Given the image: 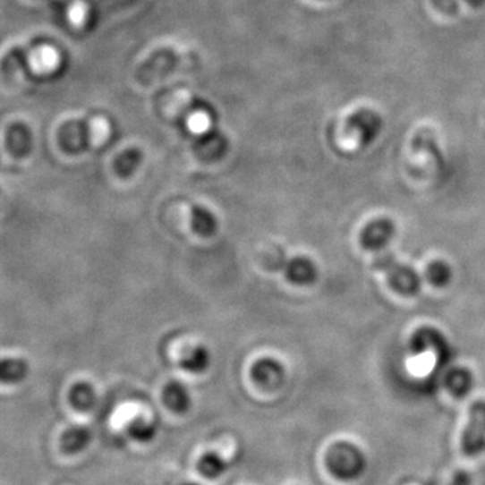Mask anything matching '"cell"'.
<instances>
[{
	"label": "cell",
	"mask_w": 485,
	"mask_h": 485,
	"mask_svg": "<svg viewBox=\"0 0 485 485\" xmlns=\"http://www.w3.org/2000/svg\"><path fill=\"white\" fill-rule=\"evenodd\" d=\"M450 387L453 391L458 390L460 394H465L469 390V386H471V375L465 371V370H461V371L452 372V377H450Z\"/></svg>",
	"instance_id": "18"
},
{
	"label": "cell",
	"mask_w": 485,
	"mask_h": 485,
	"mask_svg": "<svg viewBox=\"0 0 485 485\" xmlns=\"http://www.w3.org/2000/svg\"><path fill=\"white\" fill-rule=\"evenodd\" d=\"M461 450L476 457L485 450V401H477L469 410V421L461 438Z\"/></svg>",
	"instance_id": "2"
},
{
	"label": "cell",
	"mask_w": 485,
	"mask_h": 485,
	"mask_svg": "<svg viewBox=\"0 0 485 485\" xmlns=\"http://www.w3.org/2000/svg\"><path fill=\"white\" fill-rule=\"evenodd\" d=\"M92 433L85 426H72L61 436V449L68 455L81 452L89 445Z\"/></svg>",
	"instance_id": "8"
},
{
	"label": "cell",
	"mask_w": 485,
	"mask_h": 485,
	"mask_svg": "<svg viewBox=\"0 0 485 485\" xmlns=\"http://www.w3.org/2000/svg\"><path fill=\"white\" fill-rule=\"evenodd\" d=\"M281 268L287 281L298 286H309L319 277L316 263L308 257H293L290 260L284 258Z\"/></svg>",
	"instance_id": "5"
},
{
	"label": "cell",
	"mask_w": 485,
	"mask_h": 485,
	"mask_svg": "<svg viewBox=\"0 0 485 485\" xmlns=\"http://www.w3.org/2000/svg\"><path fill=\"white\" fill-rule=\"evenodd\" d=\"M191 225L196 234L201 236L213 234L217 228L216 216L208 208L193 205L191 210Z\"/></svg>",
	"instance_id": "9"
},
{
	"label": "cell",
	"mask_w": 485,
	"mask_h": 485,
	"mask_svg": "<svg viewBox=\"0 0 485 485\" xmlns=\"http://www.w3.org/2000/svg\"><path fill=\"white\" fill-rule=\"evenodd\" d=\"M327 461L332 473L343 479H352L364 468L362 453L348 444H338L330 447Z\"/></svg>",
	"instance_id": "3"
},
{
	"label": "cell",
	"mask_w": 485,
	"mask_h": 485,
	"mask_svg": "<svg viewBox=\"0 0 485 485\" xmlns=\"http://www.w3.org/2000/svg\"><path fill=\"white\" fill-rule=\"evenodd\" d=\"M197 469L202 476L209 480L218 479L228 469V463L215 452H208L200 457Z\"/></svg>",
	"instance_id": "12"
},
{
	"label": "cell",
	"mask_w": 485,
	"mask_h": 485,
	"mask_svg": "<svg viewBox=\"0 0 485 485\" xmlns=\"http://www.w3.org/2000/svg\"><path fill=\"white\" fill-rule=\"evenodd\" d=\"M69 401H71L72 406L79 412H88L96 404L95 388L87 382L77 383L69 393Z\"/></svg>",
	"instance_id": "11"
},
{
	"label": "cell",
	"mask_w": 485,
	"mask_h": 485,
	"mask_svg": "<svg viewBox=\"0 0 485 485\" xmlns=\"http://www.w3.org/2000/svg\"><path fill=\"white\" fill-rule=\"evenodd\" d=\"M210 364V354L204 346H196L181 359V369L191 374H202Z\"/></svg>",
	"instance_id": "10"
},
{
	"label": "cell",
	"mask_w": 485,
	"mask_h": 485,
	"mask_svg": "<svg viewBox=\"0 0 485 485\" xmlns=\"http://www.w3.org/2000/svg\"><path fill=\"white\" fill-rule=\"evenodd\" d=\"M413 149L414 150H426L434 157V158L441 161V154L438 153L437 149L436 140H434L433 132L429 129H422L415 135L414 140H413Z\"/></svg>",
	"instance_id": "16"
},
{
	"label": "cell",
	"mask_w": 485,
	"mask_h": 485,
	"mask_svg": "<svg viewBox=\"0 0 485 485\" xmlns=\"http://www.w3.org/2000/svg\"><path fill=\"white\" fill-rule=\"evenodd\" d=\"M346 130L357 134L362 146L371 145L382 130V117L372 109H359L346 120Z\"/></svg>",
	"instance_id": "4"
},
{
	"label": "cell",
	"mask_w": 485,
	"mask_h": 485,
	"mask_svg": "<svg viewBox=\"0 0 485 485\" xmlns=\"http://www.w3.org/2000/svg\"><path fill=\"white\" fill-rule=\"evenodd\" d=\"M466 4H471L472 7H481L485 0H466Z\"/></svg>",
	"instance_id": "19"
},
{
	"label": "cell",
	"mask_w": 485,
	"mask_h": 485,
	"mask_svg": "<svg viewBox=\"0 0 485 485\" xmlns=\"http://www.w3.org/2000/svg\"><path fill=\"white\" fill-rule=\"evenodd\" d=\"M429 284L436 287H445L452 281V268L444 260H434L425 271Z\"/></svg>",
	"instance_id": "14"
},
{
	"label": "cell",
	"mask_w": 485,
	"mask_h": 485,
	"mask_svg": "<svg viewBox=\"0 0 485 485\" xmlns=\"http://www.w3.org/2000/svg\"><path fill=\"white\" fill-rule=\"evenodd\" d=\"M140 151L138 150H127L126 153L122 154V156L117 158L116 161V170L120 175H130L138 166H140Z\"/></svg>",
	"instance_id": "17"
},
{
	"label": "cell",
	"mask_w": 485,
	"mask_h": 485,
	"mask_svg": "<svg viewBox=\"0 0 485 485\" xmlns=\"http://www.w3.org/2000/svg\"><path fill=\"white\" fill-rule=\"evenodd\" d=\"M29 374V364L23 359H4L0 366L2 382L15 385L22 382Z\"/></svg>",
	"instance_id": "13"
},
{
	"label": "cell",
	"mask_w": 485,
	"mask_h": 485,
	"mask_svg": "<svg viewBox=\"0 0 485 485\" xmlns=\"http://www.w3.org/2000/svg\"><path fill=\"white\" fill-rule=\"evenodd\" d=\"M394 234L396 224L390 218H375L360 232V244L374 254V268L385 274L394 292L404 297H414L420 293L422 282L414 268L399 262L388 249Z\"/></svg>",
	"instance_id": "1"
},
{
	"label": "cell",
	"mask_w": 485,
	"mask_h": 485,
	"mask_svg": "<svg viewBox=\"0 0 485 485\" xmlns=\"http://www.w3.org/2000/svg\"><path fill=\"white\" fill-rule=\"evenodd\" d=\"M252 378L263 387L274 388L281 385L285 377L284 366L274 359H262L255 362L251 370Z\"/></svg>",
	"instance_id": "6"
},
{
	"label": "cell",
	"mask_w": 485,
	"mask_h": 485,
	"mask_svg": "<svg viewBox=\"0 0 485 485\" xmlns=\"http://www.w3.org/2000/svg\"><path fill=\"white\" fill-rule=\"evenodd\" d=\"M181 485H201V484H199V482L188 481V482H183V484H181Z\"/></svg>",
	"instance_id": "20"
},
{
	"label": "cell",
	"mask_w": 485,
	"mask_h": 485,
	"mask_svg": "<svg viewBox=\"0 0 485 485\" xmlns=\"http://www.w3.org/2000/svg\"><path fill=\"white\" fill-rule=\"evenodd\" d=\"M162 401L170 412L183 414L191 407V394L181 382H170L165 386Z\"/></svg>",
	"instance_id": "7"
},
{
	"label": "cell",
	"mask_w": 485,
	"mask_h": 485,
	"mask_svg": "<svg viewBox=\"0 0 485 485\" xmlns=\"http://www.w3.org/2000/svg\"><path fill=\"white\" fill-rule=\"evenodd\" d=\"M127 433L135 441L146 444V442H150L156 437L157 428L153 422H149L143 418H137V420L130 423Z\"/></svg>",
	"instance_id": "15"
}]
</instances>
